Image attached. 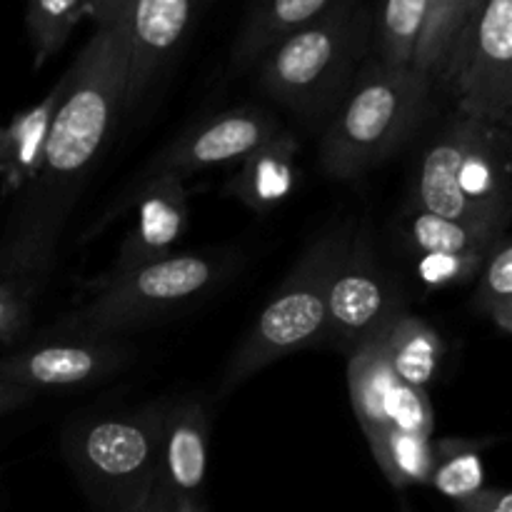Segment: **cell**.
I'll return each mask as SVG.
<instances>
[{
	"label": "cell",
	"instance_id": "cell-1",
	"mask_svg": "<svg viewBox=\"0 0 512 512\" xmlns=\"http://www.w3.org/2000/svg\"><path fill=\"white\" fill-rule=\"evenodd\" d=\"M65 75L68 83L40 168L5 233V238L43 250L58 248L70 208L123 113L128 83L125 15L110 25H98Z\"/></svg>",
	"mask_w": 512,
	"mask_h": 512
},
{
	"label": "cell",
	"instance_id": "cell-2",
	"mask_svg": "<svg viewBox=\"0 0 512 512\" xmlns=\"http://www.w3.org/2000/svg\"><path fill=\"white\" fill-rule=\"evenodd\" d=\"M433 78L413 65H363L325 118L320 165L333 180L360 178L388 160L418 130Z\"/></svg>",
	"mask_w": 512,
	"mask_h": 512
},
{
	"label": "cell",
	"instance_id": "cell-3",
	"mask_svg": "<svg viewBox=\"0 0 512 512\" xmlns=\"http://www.w3.org/2000/svg\"><path fill=\"white\" fill-rule=\"evenodd\" d=\"M510 198V130L455 115L420 158L410 208L508 230Z\"/></svg>",
	"mask_w": 512,
	"mask_h": 512
},
{
	"label": "cell",
	"instance_id": "cell-4",
	"mask_svg": "<svg viewBox=\"0 0 512 512\" xmlns=\"http://www.w3.org/2000/svg\"><path fill=\"white\" fill-rule=\"evenodd\" d=\"M368 40V10L360 0H338L260 58V88L290 113L318 123L353 83Z\"/></svg>",
	"mask_w": 512,
	"mask_h": 512
},
{
	"label": "cell",
	"instance_id": "cell-5",
	"mask_svg": "<svg viewBox=\"0 0 512 512\" xmlns=\"http://www.w3.org/2000/svg\"><path fill=\"white\" fill-rule=\"evenodd\" d=\"M165 405L78 420L65 428L63 455L85 493L108 512H130L160 478Z\"/></svg>",
	"mask_w": 512,
	"mask_h": 512
},
{
	"label": "cell",
	"instance_id": "cell-6",
	"mask_svg": "<svg viewBox=\"0 0 512 512\" xmlns=\"http://www.w3.org/2000/svg\"><path fill=\"white\" fill-rule=\"evenodd\" d=\"M348 240L350 230L333 228L305 248L230 358L220 395L233 393L255 373L288 358L295 350L320 343L328 320L330 280L348 248Z\"/></svg>",
	"mask_w": 512,
	"mask_h": 512
},
{
	"label": "cell",
	"instance_id": "cell-7",
	"mask_svg": "<svg viewBox=\"0 0 512 512\" xmlns=\"http://www.w3.org/2000/svg\"><path fill=\"white\" fill-rule=\"evenodd\" d=\"M223 278V265L210 255H168L115 278L95 280V295L65 315L58 338L113 340L115 335L208 293Z\"/></svg>",
	"mask_w": 512,
	"mask_h": 512
},
{
	"label": "cell",
	"instance_id": "cell-8",
	"mask_svg": "<svg viewBox=\"0 0 512 512\" xmlns=\"http://www.w3.org/2000/svg\"><path fill=\"white\" fill-rule=\"evenodd\" d=\"M435 78L455 115L512 125V0H483L455 38Z\"/></svg>",
	"mask_w": 512,
	"mask_h": 512
},
{
	"label": "cell",
	"instance_id": "cell-9",
	"mask_svg": "<svg viewBox=\"0 0 512 512\" xmlns=\"http://www.w3.org/2000/svg\"><path fill=\"white\" fill-rule=\"evenodd\" d=\"M403 310L398 280L383 268L368 233H350L328 288V320L320 343L350 355Z\"/></svg>",
	"mask_w": 512,
	"mask_h": 512
},
{
	"label": "cell",
	"instance_id": "cell-10",
	"mask_svg": "<svg viewBox=\"0 0 512 512\" xmlns=\"http://www.w3.org/2000/svg\"><path fill=\"white\" fill-rule=\"evenodd\" d=\"M348 388L365 438L413 433L433 438L435 410L428 390L400 380L373 338L348 355Z\"/></svg>",
	"mask_w": 512,
	"mask_h": 512
},
{
	"label": "cell",
	"instance_id": "cell-11",
	"mask_svg": "<svg viewBox=\"0 0 512 512\" xmlns=\"http://www.w3.org/2000/svg\"><path fill=\"white\" fill-rule=\"evenodd\" d=\"M278 133V120L263 108H238L213 115V118L195 123L178 140L165 145L140 170L135 185L150 178H160V175L185 180L188 175L210 168V165L233 163V160L240 163L245 155L253 153L255 148L268 143Z\"/></svg>",
	"mask_w": 512,
	"mask_h": 512
},
{
	"label": "cell",
	"instance_id": "cell-12",
	"mask_svg": "<svg viewBox=\"0 0 512 512\" xmlns=\"http://www.w3.org/2000/svg\"><path fill=\"white\" fill-rule=\"evenodd\" d=\"M133 360V350L115 340L50 338L0 358V383L18 388H83L103 383Z\"/></svg>",
	"mask_w": 512,
	"mask_h": 512
},
{
	"label": "cell",
	"instance_id": "cell-13",
	"mask_svg": "<svg viewBox=\"0 0 512 512\" xmlns=\"http://www.w3.org/2000/svg\"><path fill=\"white\" fill-rule=\"evenodd\" d=\"M198 0H130L125 10L128 25V83L123 115L145 98L180 40L190 28Z\"/></svg>",
	"mask_w": 512,
	"mask_h": 512
},
{
	"label": "cell",
	"instance_id": "cell-14",
	"mask_svg": "<svg viewBox=\"0 0 512 512\" xmlns=\"http://www.w3.org/2000/svg\"><path fill=\"white\" fill-rule=\"evenodd\" d=\"M135 218L118 248L113 268L103 278H115L140 265L155 263L173 255L185 223H188V190L185 180L150 178L133 188Z\"/></svg>",
	"mask_w": 512,
	"mask_h": 512
},
{
	"label": "cell",
	"instance_id": "cell-15",
	"mask_svg": "<svg viewBox=\"0 0 512 512\" xmlns=\"http://www.w3.org/2000/svg\"><path fill=\"white\" fill-rule=\"evenodd\" d=\"M210 420L198 400L165 405L160 483L178 500H198L208 473Z\"/></svg>",
	"mask_w": 512,
	"mask_h": 512
},
{
	"label": "cell",
	"instance_id": "cell-16",
	"mask_svg": "<svg viewBox=\"0 0 512 512\" xmlns=\"http://www.w3.org/2000/svg\"><path fill=\"white\" fill-rule=\"evenodd\" d=\"M295 158L298 140L288 133H278L240 160V168L228 180L225 193L250 210L265 213L293 193L298 178Z\"/></svg>",
	"mask_w": 512,
	"mask_h": 512
},
{
	"label": "cell",
	"instance_id": "cell-17",
	"mask_svg": "<svg viewBox=\"0 0 512 512\" xmlns=\"http://www.w3.org/2000/svg\"><path fill=\"white\" fill-rule=\"evenodd\" d=\"M65 83H68V75L63 73L40 103L18 113L8 125L0 128V178H3L5 190H20L23 185L33 183L45 143H48L55 110L65 93Z\"/></svg>",
	"mask_w": 512,
	"mask_h": 512
},
{
	"label": "cell",
	"instance_id": "cell-18",
	"mask_svg": "<svg viewBox=\"0 0 512 512\" xmlns=\"http://www.w3.org/2000/svg\"><path fill=\"white\" fill-rule=\"evenodd\" d=\"M373 340L383 350L393 373L413 388L428 390L438 378L445 360V343L438 330L418 315L400 313Z\"/></svg>",
	"mask_w": 512,
	"mask_h": 512
},
{
	"label": "cell",
	"instance_id": "cell-19",
	"mask_svg": "<svg viewBox=\"0 0 512 512\" xmlns=\"http://www.w3.org/2000/svg\"><path fill=\"white\" fill-rule=\"evenodd\" d=\"M338 0H258L233 48L235 68L260 63L265 53L295 30L305 28Z\"/></svg>",
	"mask_w": 512,
	"mask_h": 512
},
{
	"label": "cell",
	"instance_id": "cell-20",
	"mask_svg": "<svg viewBox=\"0 0 512 512\" xmlns=\"http://www.w3.org/2000/svg\"><path fill=\"white\" fill-rule=\"evenodd\" d=\"M503 233H508V230L450 220L418 208H410L403 215V240L415 255L485 258Z\"/></svg>",
	"mask_w": 512,
	"mask_h": 512
},
{
	"label": "cell",
	"instance_id": "cell-21",
	"mask_svg": "<svg viewBox=\"0 0 512 512\" xmlns=\"http://www.w3.org/2000/svg\"><path fill=\"white\" fill-rule=\"evenodd\" d=\"M493 445L488 438H440L433 440V465L428 485L453 503L470 498L485 488L483 453Z\"/></svg>",
	"mask_w": 512,
	"mask_h": 512
},
{
	"label": "cell",
	"instance_id": "cell-22",
	"mask_svg": "<svg viewBox=\"0 0 512 512\" xmlns=\"http://www.w3.org/2000/svg\"><path fill=\"white\" fill-rule=\"evenodd\" d=\"M90 15V0H28V25L33 65L43 68L65 43L75 25Z\"/></svg>",
	"mask_w": 512,
	"mask_h": 512
},
{
	"label": "cell",
	"instance_id": "cell-23",
	"mask_svg": "<svg viewBox=\"0 0 512 512\" xmlns=\"http://www.w3.org/2000/svg\"><path fill=\"white\" fill-rule=\"evenodd\" d=\"M480 3L483 0H430L428 18L415 45L413 68L435 80L438 70L443 68L445 55Z\"/></svg>",
	"mask_w": 512,
	"mask_h": 512
},
{
	"label": "cell",
	"instance_id": "cell-24",
	"mask_svg": "<svg viewBox=\"0 0 512 512\" xmlns=\"http://www.w3.org/2000/svg\"><path fill=\"white\" fill-rule=\"evenodd\" d=\"M375 463L393 488L428 485L433 465V438L413 433H388L368 440Z\"/></svg>",
	"mask_w": 512,
	"mask_h": 512
},
{
	"label": "cell",
	"instance_id": "cell-25",
	"mask_svg": "<svg viewBox=\"0 0 512 512\" xmlns=\"http://www.w3.org/2000/svg\"><path fill=\"white\" fill-rule=\"evenodd\" d=\"M475 313L488 318L503 335L512 333V245L508 233L495 240L480 265Z\"/></svg>",
	"mask_w": 512,
	"mask_h": 512
},
{
	"label": "cell",
	"instance_id": "cell-26",
	"mask_svg": "<svg viewBox=\"0 0 512 512\" xmlns=\"http://www.w3.org/2000/svg\"><path fill=\"white\" fill-rule=\"evenodd\" d=\"M430 0H383L378 23V48L385 65H413L415 45L428 18Z\"/></svg>",
	"mask_w": 512,
	"mask_h": 512
},
{
	"label": "cell",
	"instance_id": "cell-27",
	"mask_svg": "<svg viewBox=\"0 0 512 512\" xmlns=\"http://www.w3.org/2000/svg\"><path fill=\"white\" fill-rule=\"evenodd\" d=\"M40 290L43 285L33 280L0 275V343H15L23 338Z\"/></svg>",
	"mask_w": 512,
	"mask_h": 512
},
{
	"label": "cell",
	"instance_id": "cell-28",
	"mask_svg": "<svg viewBox=\"0 0 512 512\" xmlns=\"http://www.w3.org/2000/svg\"><path fill=\"white\" fill-rule=\"evenodd\" d=\"M455 512H512V493L505 488H483L470 498L458 500Z\"/></svg>",
	"mask_w": 512,
	"mask_h": 512
},
{
	"label": "cell",
	"instance_id": "cell-29",
	"mask_svg": "<svg viewBox=\"0 0 512 512\" xmlns=\"http://www.w3.org/2000/svg\"><path fill=\"white\" fill-rule=\"evenodd\" d=\"M130 0H90V15L88 18L93 20L95 28L98 25H110L115 20H120L128 10Z\"/></svg>",
	"mask_w": 512,
	"mask_h": 512
},
{
	"label": "cell",
	"instance_id": "cell-30",
	"mask_svg": "<svg viewBox=\"0 0 512 512\" xmlns=\"http://www.w3.org/2000/svg\"><path fill=\"white\" fill-rule=\"evenodd\" d=\"M33 398L35 393H30V390L18 388V385L0 383V415L23 408V405H28Z\"/></svg>",
	"mask_w": 512,
	"mask_h": 512
},
{
	"label": "cell",
	"instance_id": "cell-31",
	"mask_svg": "<svg viewBox=\"0 0 512 512\" xmlns=\"http://www.w3.org/2000/svg\"><path fill=\"white\" fill-rule=\"evenodd\" d=\"M148 512H178V498H175L160 480L155 483L153 493H150Z\"/></svg>",
	"mask_w": 512,
	"mask_h": 512
},
{
	"label": "cell",
	"instance_id": "cell-32",
	"mask_svg": "<svg viewBox=\"0 0 512 512\" xmlns=\"http://www.w3.org/2000/svg\"><path fill=\"white\" fill-rule=\"evenodd\" d=\"M178 512H208V510H205L198 500L185 498V500H178Z\"/></svg>",
	"mask_w": 512,
	"mask_h": 512
},
{
	"label": "cell",
	"instance_id": "cell-33",
	"mask_svg": "<svg viewBox=\"0 0 512 512\" xmlns=\"http://www.w3.org/2000/svg\"><path fill=\"white\" fill-rule=\"evenodd\" d=\"M148 508H150V498L145 500L143 505H138V508H133V510H130V512H148Z\"/></svg>",
	"mask_w": 512,
	"mask_h": 512
},
{
	"label": "cell",
	"instance_id": "cell-34",
	"mask_svg": "<svg viewBox=\"0 0 512 512\" xmlns=\"http://www.w3.org/2000/svg\"><path fill=\"white\" fill-rule=\"evenodd\" d=\"M400 512H413V508H410V505L403 500V503H400Z\"/></svg>",
	"mask_w": 512,
	"mask_h": 512
}]
</instances>
